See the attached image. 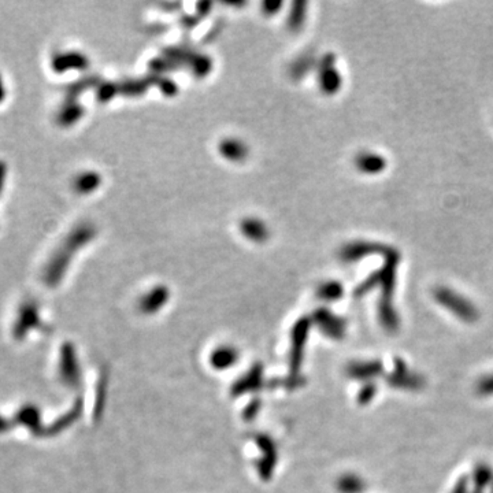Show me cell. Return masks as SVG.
Returning <instances> with one entry per match:
<instances>
[{
  "mask_svg": "<svg viewBox=\"0 0 493 493\" xmlns=\"http://www.w3.org/2000/svg\"><path fill=\"white\" fill-rule=\"evenodd\" d=\"M86 64V60L79 52H61L55 54L51 60V67L57 73H64L73 69H82Z\"/></svg>",
  "mask_w": 493,
  "mask_h": 493,
  "instance_id": "7a4b0ae2",
  "label": "cell"
},
{
  "mask_svg": "<svg viewBox=\"0 0 493 493\" xmlns=\"http://www.w3.org/2000/svg\"><path fill=\"white\" fill-rule=\"evenodd\" d=\"M89 234H91V229L88 226H80L69 234V237L55 251L54 256L48 262V266L45 270V280L48 283L55 284L61 280L63 271L69 265L73 254L79 251L89 240Z\"/></svg>",
  "mask_w": 493,
  "mask_h": 493,
  "instance_id": "6da1fadb",
  "label": "cell"
},
{
  "mask_svg": "<svg viewBox=\"0 0 493 493\" xmlns=\"http://www.w3.org/2000/svg\"><path fill=\"white\" fill-rule=\"evenodd\" d=\"M358 167L365 173H378L385 167V161L375 154H363L356 161Z\"/></svg>",
  "mask_w": 493,
  "mask_h": 493,
  "instance_id": "277c9868",
  "label": "cell"
},
{
  "mask_svg": "<svg viewBox=\"0 0 493 493\" xmlns=\"http://www.w3.org/2000/svg\"><path fill=\"white\" fill-rule=\"evenodd\" d=\"M96 184V177L94 174H81L79 178H76L74 181V186L79 192L81 193H86L89 192L94 186Z\"/></svg>",
  "mask_w": 493,
  "mask_h": 493,
  "instance_id": "8992f818",
  "label": "cell"
},
{
  "mask_svg": "<svg viewBox=\"0 0 493 493\" xmlns=\"http://www.w3.org/2000/svg\"><path fill=\"white\" fill-rule=\"evenodd\" d=\"M7 98V86L3 79V74L0 73V104H3Z\"/></svg>",
  "mask_w": 493,
  "mask_h": 493,
  "instance_id": "ba28073f",
  "label": "cell"
},
{
  "mask_svg": "<svg viewBox=\"0 0 493 493\" xmlns=\"http://www.w3.org/2000/svg\"><path fill=\"white\" fill-rule=\"evenodd\" d=\"M7 173H8V167H7V164L4 161L0 159V198L3 195V191H4V186H6V181H7Z\"/></svg>",
  "mask_w": 493,
  "mask_h": 493,
  "instance_id": "52a82bcc",
  "label": "cell"
},
{
  "mask_svg": "<svg viewBox=\"0 0 493 493\" xmlns=\"http://www.w3.org/2000/svg\"><path fill=\"white\" fill-rule=\"evenodd\" d=\"M236 359V352L233 349L224 348L220 349L214 358H212V362L215 366L218 368H226L229 365H232Z\"/></svg>",
  "mask_w": 493,
  "mask_h": 493,
  "instance_id": "5b68a950",
  "label": "cell"
},
{
  "mask_svg": "<svg viewBox=\"0 0 493 493\" xmlns=\"http://www.w3.org/2000/svg\"><path fill=\"white\" fill-rule=\"evenodd\" d=\"M82 108L74 103H64L58 113V123L61 126H70L77 123L81 117Z\"/></svg>",
  "mask_w": 493,
  "mask_h": 493,
  "instance_id": "3957f363",
  "label": "cell"
}]
</instances>
